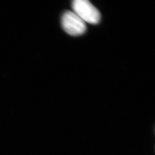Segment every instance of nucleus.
I'll list each match as a JSON object with an SVG mask.
<instances>
[{
    "label": "nucleus",
    "instance_id": "nucleus-2",
    "mask_svg": "<svg viewBox=\"0 0 155 155\" xmlns=\"http://www.w3.org/2000/svg\"><path fill=\"white\" fill-rule=\"evenodd\" d=\"M61 25L67 33L71 36H79L84 33L87 26L86 22L74 12L67 11L61 17Z\"/></svg>",
    "mask_w": 155,
    "mask_h": 155
},
{
    "label": "nucleus",
    "instance_id": "nucleus-1",
    "mask_svg": "<svg viewBox=\"0 0 155 155\" xmlns=\"http://www.w3.org/2000/svg\"><path fill=\"white\" fill-rule=\"evenodd\" d=\"M74 12L84 22L97 24L101 20L98 10L87 0H75L72 2Z\"/></svg>",
    "mask_w": 155,
    "mask_h": 155
}]
</instances>
